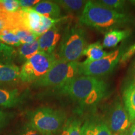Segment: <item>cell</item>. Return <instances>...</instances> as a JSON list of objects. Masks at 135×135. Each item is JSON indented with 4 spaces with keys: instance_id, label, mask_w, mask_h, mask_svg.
<instances>
[{
    "instance_id": "83f0119b",
    "label": "cell",
    "mask_w": 135,
    "mask_h": 135,
    "mask_svg": "<svg viewBox=\"0 0 135 135\" xmlns=\"http://www.w3.org/2000/svg\"><path fill=\"white\" fill-rule=\"evenodd\" d=\"M13 116L10 113L0 109V131L7 125Z\"/></svg>"
},
{
    "instance_id": "7c38bea8",
    "label": "cell",
    "mask_w": 135,
    "mask_h": 135,
    "mask_svg": "<svg viewBox=\"0 0 135 135\" xmlns=\"http://www.w3.org/2000/svg\"><path fill=\"white\" fill-rule=\"evenodd\" d=\"M81 135H112V133L105 121L99 118H93L83 124Z\"/></svg>"
},
{
    "instance_id": "603a6c76",
    "label": "cell",
    "mask_w": 135,
    "mask_h": 135,
    "mask_svg": "<svg viewBox=\"0 0 135 135\" xmlns=\"http://www.w3.org/2000/svg\"><path fill=\"white\" fill-rule=\"evenodd\" d=\"M64 19V18H60L57 19H53V18H47V17L41 16V21L40 26L36 31V35L38 37L41 36L42 34L48 31L53 26H56L58 23Z\"/></svg>"
},
{
    "instance_id": "7a4b0ae2",
    "label": "cell",
    "mask_w": 135,
    "mask_h": 135,
    "mask_svg": "<svg viewBox=\"0 0 135 135\" xmlns=\"http://www.w3.org/2000/svg\"><path fill=\"white\" fill-rule=\"evenodd\" d=\"M134 23V18L129 15L109 9L97 1H88L80 17V25L105 33Z\"/></svg>"
},
{
    "instance_id": "d4e9b609",
    "label": "cell",
    "mask_w": 135,
    "mask_h": 135,
    "mask_svg": "<svg viewBox=\"0 0 135 135\" xmlns=\"http://www.w3.org/2000/svg\"><path fill=\"white\" fill-rule=\"evenodd\" d=\"M11 31L18 36L22 44L31 43L39 38L35 34L25 29H16Z\"/></svg>"
},
{
    "instance_id": "6da1fadb",
    "label": "cell",
    "mask_w": 135,
    "mask_h": 135,
    "mask_svg": "<svg viewBox=\"0 0 135 135\" xmlns=\"http://www.w3.org/2000/svg\"><path fill=\"white\" fill-rule=\"evenodd\" d=\"M56 93L77 102L81 107H91L100 102L107 93L105 81L100 78L79 75L61 86Z\"/></svg>"
},
{
    "instance_id": "5bb4252c",
    "label": "cell",
    "mask_w": 135,
    "mask_h": 135,
    "mask_svg": "<svg viewBox=\"0 0 135 135\" xmlns=\"http://www.w3.org/2000/svg\"><path fill=\"white\" fill-rule=\"evenodd\" d=\"M123 101L131 123L135 120V81H129L123 89Z\"/></svg>"
},
{
    "instance_id": "ac0fdd59",
    "label": "cell",
    "mask_w": 135,
    "mask_h": 135,
    "mask_svg": "<svg viewBox=\"0 0 135 135\" xmlns=\"http://www.w3.org/2000/svg\"><path fill=\"white\" fill-rule=\"evenodd\" d=\"M103 46L99 42H96L88 45L83 52V56L86 57V63L98 61L104 58L108 53L103 50Z\"/></svg>"
},
{
    "instance_id": "52a82bcc",
    "label": "cell",
    "mask_w": 135,
    "mask_h": 135,
    "mask_svg": "<svg viewBox=\"0 0 135 135\" xmlns=\"http://www.w3.org/2000/svg\"><path fill=\"white\" fill-rule=\"evenodd\" d=\"M123 53V49L118 48L98 61L80 63L79 75L100 78L109 75L119 63Z\"/></svg>"
},
{
    "instance_id": "5b68a950",
    "label": "cell",
    "mask_w": 135,
    "mask_h": 135,
    "mask_svg": "<svg viewBox=\"0 0 135 135\" xmlns=\"http://www.w3.org/2000/svg\"><path fill=\"white\" fill-rule=\"evenodd\" d=\"M78 61L68 62L58 59L49 71L32 83L33 88H58L79 76Z\"/></svg>"
},
{
    "instance_id": "9a60e30c",
    "label": "cell",
    "mask_w": 135,
    "mask_h": 135,
    "mask_svg": "<svg viewBox=\"0 0 135 135\" xmlns=\"http://www.w3.org/2000/svg\"><path fill=\"white\" fill-rule=\"evenodd\" d=\"M41 16L47 18H61V8L55 1H41L31 8Z\"/></svg>"
},
{
    "instance_id": "8992f818",
    "label": "cell",
    "mask_w": 135,
    "mask_h": 135,
    "mask_svg": "<svg viewBox=\"0 0 135 135\" xmlns=\"http://www.w3.org/2000/svg\"><path fill=\"white\" fill-rule=\"evenodd\" d=\"M58 59L54 53L39 51L21 65L20 81L24 83H33L46 75Z\"/></svg>"
},
{
    "instance_id": "f546056e",
    "label": "cell",
    "mask_w": 135,
    "mask_h": 135,
    "mask_svg": "<svg viewBox=\"0 0 135 135\" xmlns=\"http://www.w3.org/2000/svg\"><path fill=\"white\" fill-rule=\"evenodd\" d=\"M40 1V0H19V4L21 9H28L32 8Z\"/></svg>"
},
{
    "instance_id": "ffe728a7",
    "label": "cell",
    "mask_w": 135,
    "mask_h": 135,
    "mask_svg": "<svg viewBox=\"0 0 135 135\" xmlns=\"http://www.w3.org/2000/svg\"><path fill=\"white\" fill-rule=\"evenodd\" d=\"M16 59V49L0 41V63L15 64Z\"/></svg>"
},
{
    "instance_id": "484cf974",
    "label": "cell",
    "mask_w": 135,
    "mask_h": 135,
    "mask_svg": "<svg viewBox=\"0 0 135 135\" xmlns=\"http://www.w3.org/2000/svg\"><path fill=\"white\" fill-rule=\"evenodd\" d=\"M97 1L99 4L118 12L124 10L126 5V1L123 0H100Z\"/></svg>"
},
{
    "instance_id": "d6986e66",
    "label": "cell",
    "mask_w": 135,
    "mask_h": 135,
    "mask_svg": "<svg viewBox=\"0 0 135 135\" xmlns=\"http://www.w3.org/2000/svg\"><path fill=\"white\" fill-rule=\"evenodd\" d=\"M88 1L83 0H58L55 2L67 12L75 15H81Z\"/></svg>"
},
{
    "instance_id": "4dcf8cb0",
    "label": "cell",
    "mask_w": 135,
    "mask_h": 135,
    "mask_svg": "<svg viewBox=\"0 0 135 135\" xmlns=\"http://www.w3.org/2000/svg\"><path fill=\"white\" fill-rule=\"evenodd\" d=\"M128 75H129V81H135V58L129 67Z\"/></svg>"
},
{
    "instance_id": "1f68e13d",
    "label": "cell",
    "mask_w": 135,
    "mask_h": 135,
    "mask_svg": "<svg viewBox=\"0 0 135 135\" xmlns=\"http://www.w3.org/2000/svg\"><path fill=\"white\" fill-rule=\"evenodd\" d=\"M128 135H135V124H132L128 131Z\"/></svg>"
},
{
    "instance_id": "9c48e42d",
    "label": "cell",
    "mask_w": 135,
    "mask_h": 135,
    "mask_svg": "<svg viewBox=\"0 0 135 135\" xmlns=\"http://www.w3.org/2000/svg\"><path fill=\"white\" fill-rule=\"evenodd\" d=\"M28 98V93L18 89H7L0 87V107L12 108L22 105Z\"/></svg>"
},
{
    "instance_id": "8fae6325",
    "label": "cell",
    "mask_w": 135,
    "mask_h": 135,
    "mask_svg": "<svg viewBox=\"0 0 135 135\" xmlns=\"http://www.w3.org/2000/svg\"><path fill=\"white\" fill-rule=\"evenodd\" d=\"M18 12L20 25L22 29L26 30L36 35L41 24V15L31 8L20 9Z\"/></svg>"
},
{
    "instance_id": "277c9868",
    "label": "cell",
    "mask_w": 135,
    "mask_h": 135,
    "mask_svg": "<svg viewBox=\"0 0 135 135\" xmlns=\"http://www.w3.org/2000/svg\"><path fill=\"white\" fill-rule=\"evenodd\" d=\"M87 45L86 33L81 26L75 25L68 27L60 41L58 59L68 62L78 61L83 56Z\"/></svg>"
},
{
    "instance_id": "e575fe53",
    "label": "cell",
    "mask_w": 135,
    "mask_h": 135,
    "mask_svg": "<svg viewBox=\"0 0 135 135\" xmlns=\"http://www.w3.org/2000/svg\"><path fill=\"white\" fill-rule=\"evenodd\" d=\"M51 135H60V134H51Z\"/></svg>"
},
{
    "instance_id": "e0dca14e",
    "label": "cell",
    "mask_w": 135,
    "mask_h": 135,
    "mask_svg": "<svg viewBox=\"0 0 135 135\" xmlns=\"http://www.w3.org/2000/svg\"><path fill=\"white\" fill-rule=\"evenodd\" d=\"M40 51L38 39L30 43L22 44L16 50V59L20 63H25Z\"/></svg>"
},
{
    "instance_id": "2e32d148",
    "label": "cell",
    "mask_w": 135,
    "mask_h": 135,
    "mask_svg": "<svg viewBox=\"0 0 135 135\" xmlns=\"http://www.w3.org/2000/svg\"><path fill=\"white\" fill-rule=\"evenodd\" d=\"M131 33L130 29L113 30L106 32L103 41V46L106 48L116 47L118 43L127 38Z\"/></svg>"
},
{
    "instance_id": "4316f807",
    "label": "cell",
    "mask_w": 135,
    "mask_h": 135,
    "mask_svg": "<svg viewBox=\"0 0 135 135\" xmlns=\"http://www.w3.org/2000/svg\"><path fill=\"white\" fill-rule=\"evenodd\" d=\"M15 135H43L35 128H34L28 121H25L18 128Z\"/></svg>"
},
{
    "instance_id": "d590c367",
    "label": "cell",
    "mask_w": 135,
    "mask_h": 135,
    "mask_svg": "<svg viewBox=\"0 0 135 135\" xmlns=\"http://www.w3.org/2000/svg\"><path fill=\"white\" fill-rule=\"evenodd\" d=\"M132 123H133V124H135V120H134V121H133V122Z\"/></svg>"
},
{
    "instance_id": "7402d4cb",
    "label": "cell",
    "mask_w": 135,
    "mask_h": 135,
    "mask_svg": "<svg viewBox=\"0 0 135 135\" xmlns=\"http://www.w3.org/2000/svg\"><path fill=\"white\" fill-rule=\"evenodd\" d=\"M0 41L10 46L19 47L22 43L16 34L9 30L0 31Z\"/></svg>"
},
{
    "instance_id": "4fadbf2b",
    "label": "cell",
    "mask_w": 135,
    "mask_h": 135,
    "mask_svg": "<svg viewBox=\"0 0 135 135\" xmlns=\"http://www.w3.org/2000/svg\"><path fill=\"white\" fill-rule=\"evenodd\" d=\"M20 68L15 64L0 63V86L15 84L20 81Z\"/></svg>"
},
{
    "instance_id": "f1b7e54d",
    "label": "cell",
    "mask_w": 135,
    "mask_h": 135,
    "mask_svg": "<svg viewBox=\"0 0 135 135\" xmlns=\"http://www.w3.org/2000/svg\"><path fill=\"white\" fill-rule=\"evenodd\" d=\"M135 55V43L131 46L127 50L123 53L121 56V60L119 61V63H125L128 60L130 59L133 55Z\"/></svg>"
},
{
    "instance_id": "3957f363",
    "label": "cell",
    "mask_w": 135,
    "mask_h": 135,
    "mask_svg": "<svg viewBox=\"0 0 135 135\" xmlns=\"http://www.w3.org/2000/svg\"><path fill=\"white\" fill-rule=\"evenodd\" d=\"M27 121L43 135L60 134L66 121V114L61 109L48 106L28 111Z\"/></svg>"
},
{
    "instance_id": "836d02e7",
    "label": "cell",
    "mask_w": 135,
    "mask_h": 135,
    "mask_svg": "<svg viewBox=\"0 0 135 135\" xmlns=\"http://www.w3.org/2000/svg\"><path fill=\"white\" fill-rule=\"evenodd\" d=\"M130 2H131V3H134V4H135V1H131Z\"/></svg>"
},
{
    "instance_id": "cb8c5ba5",
    "label": "cell",
    "mask_w": 135,
    "mask_h": 135,
    "mask_svg": "<svg viewBox=\"0 0 135 135\" xmlns=\"http://www.w3.org/2000/svg\"><path fill=\"white\" fill-rule=\"evenodd\" d=\"M20 9L19 0H0V11L2 13H14Z\"/></svg>"
},
{
    "instance_id": "44dd1931",
    "label": "cell",
    "mask_w": 135,
    "mask_h": 135,
    "mask_svg": "<svg viewBox=\"0 0 135 135\" xmlns=\"http://www.w3.org/2000/svg\"><path fill=\"white\" fill-rule=\"evenodd\" d=\"M81 123L76 118L67 119L60 135H81Z\"/></svg>"
},
{
    "instance_id": "ba28073f",
    "label": "cell",
    "mask_w": 135,
    "mask_h": 135,
    "mask_svg": "<svg viewBox=\"0 0 135 135\" xmlns=\"http://www.w3.org/2000/svg\"><path fill=\"white\" fill-rule=\"evenodd\" d=\"M106 118L105 123L113 134L125 133L131 124L127 111L119 99L110 104Z\"/></svg>"
},
{
    "instance_id": "30bf717a",
    "label": "cell",
    "mask_w": 135,
    "mask_h": 135,
    "mask_svg": "<svg viewBox=\"0 0 135 135\" xmlns=\"http://www.w3.org/2000/svg\"><path fill=\"white\" fill-rule=\"evenodd\" d=\"M60 40V30L56 26H53L38 38L40 51L48 54L53 53Z\"/></svg>"
},
{
    "instance_id": "d6a6232c",
    "label": "cell",
    "mask_w": 135,
    "mask_h": 135,
    "mask_svg": "<svg viewBox=\"0 0 135 135\" xmlns=\"http://www.w3.org/2000/svg\"><path fill=\"white\" fill-rule=\"evenodd\" d=\"M112 135H125L124 133H116V134H113Z\"/></svg>"
}]
</instances>
